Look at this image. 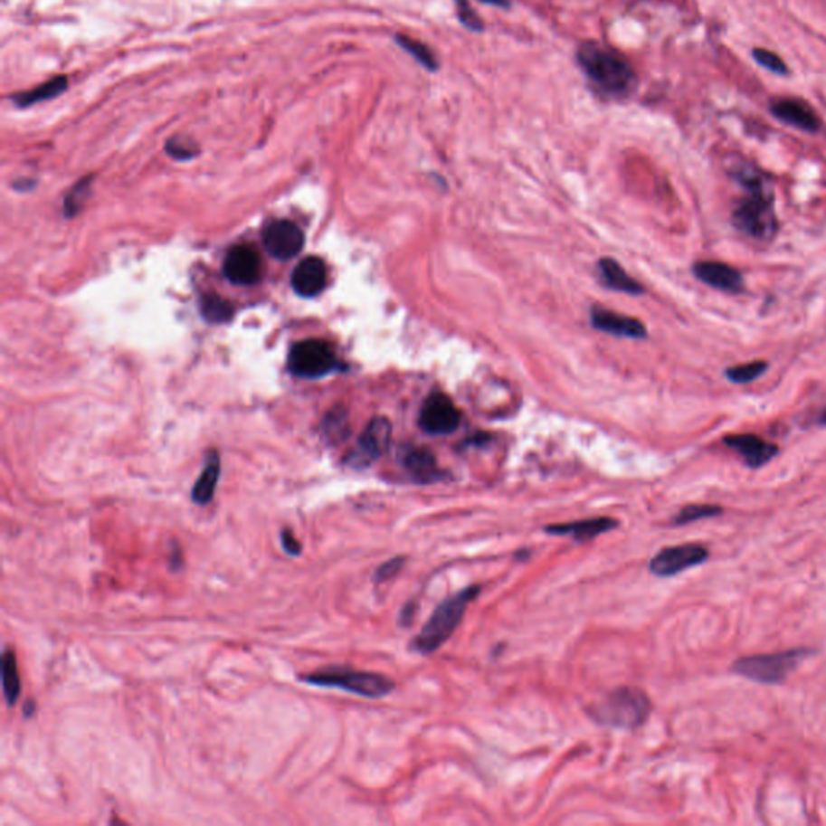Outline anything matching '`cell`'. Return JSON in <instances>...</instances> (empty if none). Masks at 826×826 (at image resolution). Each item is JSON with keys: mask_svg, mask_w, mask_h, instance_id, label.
Wrapping results in <instances>:
<instances>
[{"mask_svg": "<svg viewBox=\"0 0 826 826\" xmlns=\"http://www.w3.org/2000/svg\"><path fill=\"white\" fill-rule=\"evenodd\" d=\"M67 88V76H57V78L45 81L44 84H41V86L34 88V90L16 94V96L12 97V100L15 102L16 107H31V105L55 99V97L60 96Z\"/></svg>", "mask_w": 826, "mask_h": 826, "instance_id": "7402d4cb", "label": "cell"}, {"mask_svg": "<svg viewBox=\"0 0 826 826\" xmlns=\"http://www.w3.org/2000/svg\"><path fill=\"white\" fill-rule=\"evenodd\" d=\"M395 41H397V44L403 47L404 51H407V52H409L413 59L417 60L420 65H423L426 70H430V71H436V70H438V65H440L438 60H436L434 53H432L423 43H418L415 39L409 38V36H403V34H397V36H395Z\"/></svg>", "mask_w": 826, "mask_h": 826, "instance_id": "d4e9b609", "label": "cell"}, {"mask_svg": "<svg viewBox=\"0 0 826 826\" xmlns=\"http://www.w3.org/2000/svg\"><path fill=\"white\" fill-rule=\"evenodd\" d=\"M403 463L409 470L410 475L417 478L422 483H432L442 477V471L438 469L434 455L426 449H407L403 455Z\"/></svg>", "mask_w": 826, "mask_h": 826, "instance_id": "d6986e66", "label": "cell"}, {"mask_svg": "<svg viewBox=\"0 0 826 826\" xmlns=\"http://www.w3.org/2000/svg\"><path fill=\"white\" fill-rule=\"evenodd\" d=\"M710 554L706 546L698 543L670 546L657 552L649 562L650 574L659 578H671L683 574L692 566L702 565L707 562Z\"/></svg>", "mask_w": 826, "mask_h": 826, "instance_id": "ba28073f", "label": "cell"}, {"mask_svg": "<svg viewBox=\"0 0 826 826\" xmlns=\"http://www.w3.org/2000/svg\"><path fill=\"white\" fill-rule=\"evenodd\" d=\"M166 152L176 160H187L195 156V147L193 141H187L185 138H173L166 142Z\"/></svg>", "mask_w": 826, "mask_h": 826, "instance_id": "4dcf8cb0", "label": "cell"}, {"mask_svg": "<svg viewBox=\"0 0 826 826\" xmlns=\"http://www.w3.org/2000/svg\"><path fill=\"white\" fill-rule=\"evenodd\" d=\"M618 527V521L609 517H597L586 520L570 521V523H558L547 525L544 531L554 536H572L576 543H588L594 537L609 533Z\"/></svg>", "mask_w": 826, "mask_h": 826, "instance_id": "ac0fdd59", "label": "cell"}, {"mask_svg": "<svg viewBox=\"0 0 826 826\" xmlns=\"http://www.w3.org/2000/svg\"><path fill=\"white\" fill-rule=\"evenodd\" d=\"M405 562H407V558L403 557V555L389 558L383 565L378 566V570L375 574V581L376 583H386V581L393 580L397 574H401Z\"/></svg>", "mask_w": 826, "mask_h": 826, "instance_id": "f546056e", "label": "cell"}, {"mask_svg": "<svg viewBox=\"0 0 826 826\" xmlns=\"http://www.w3.org/2000/svg\"><path fill=\"white\" fill-rule=\"evenodd\" d=\"M819 423L823 424V426H826V409L823 410V413H821V415H820Z\"/></svg>", "mask_w": 826, "mask_h": 826, "instance_id": "d590c367", "label": "cell"}, {"mask_svg": "<svg viewBox=\"0 0 826 826\" xmlns=\"http://www.w3.org/2000/svg\"><path fill=\"white\" fill-rule=\"evenodd\" d=\"M281 544H283L284 551L288 552L292 557H296L302 552V546L299 543L298 537L292 535L290 529H283L281 531Z\"/></svg>", "mask_w": 826, "mask_h": 826, "instance_id": "836d02e7", "label": "cell"}, {"mask_svg": "<svg viewBox=\"0 0 826 826\" xmlns=\"http://www.w3.org/2000/svg\"><path fill=\"white\" fill-rule=\"evenodd\" d=\"M457 5H459V16H460V22L471 31H481L483 30V23L478 18L473 10L467 5L465 0H455Z\"/></svg>", "mask_w": 826, "mask_h": 826, "instance_id": "d6a6232c", "label": "cell"}, {"mask_svg": "<svg viewBox=\"0 0 826 826\" xmlns=\"http://www.w3.org/2000/svg\"><path fill=\"white\" fill-rule=\"evenodd\" d=\"M481 2H488V4H492V5H504V7L508 5L506 0H481Z\"/></svg>", "mask_w": 826, "mask_h": 826, "instance_id": "e575fe53", "label": "cell"}, {"mask_svg": "<svg viewBox=\"0 0 826 826\" xmlns=\"http://www.w3.org/2000/svg\"><path fill=\"white\" fill-rule=\"evenodd\" d=\"M745 191V197H741L733 209L731 223L747 238L772 241L778 233L774 189L765 185Z\"/></svg>", "mask_w": 826, "mask_h": 826, "instance_id": "277c9868", "label": "cell"}, {"mask_svg": "<svg viewBox=\"0 0 826 826\" xmlns=\"http://www.w3.org/2000/svg\"><path fill=\"white\" fill-rule=\"evenodd\" d=\"M88 187H90V179H82L80 183V186H76L65 201V207H67V212L70 215L76 214L78 210L81 209V204L86 199V194H88Z\"/></svg>", "mask_w": 826, "mask_h": 826, "instance_id": "1f68e13d", "label": "cell"}, {"mask_svg": "<svg viewBox=\"0 0 826 826\" xmlns=\"http://www.w3.org/2000/svg\"><path fill=\"white\" fill-rule=\"evenodd\" d=\"M288 366L299 378L317 380L335 372L339 362L331 344L323 339H306L290 349Z\"/></svg>", "mask_w": 826, "mask_h": 826, "instance_id": "52a82bcc", "label": "cell"}, {"mask_svg": "<svg viewBox=\"0 0 826 826\" xmlns=\"http://www.w3.org/2000/svg\"><path fill=\"white\" fill-rule=\"evenodd\" d=\"M391 423L386 418H373L360 434L357 446L347 457V463L354 469H366L386 454L391 442Z\"/></svg>", "mask_w": 826, "mask_h": 826, "instance_id": "9c48e42d", "label": "cell"}, {"mask_svg": "<svg viewBox=\"0 0 826 826\" xmlns=\"http://www.w3.org/2000/svg\"><path fill=\"white\" fill-rule=\"evenodd\" d=\"M591 323L596 328L597 331L609 333L618 337H631V339H642L648 336L646 327L642 321L636 320L633 317H626L622 313L612 312L603 307H593L591 310Z\"/></svg>", "mask_w": 826, "mask_h": 826, "instance_id": "2e32d148", "label": "cell"}, {"mask_svg": "<svg viewBox=\"0 0 826 826\" xmlns=\"http://www.w3.org/2000/svg\"><path fill=\"white\" fill-rule=\"evenodd\" d=\"M347 418L344 410L336 409L325 420V434L329 441L339 442L347 436Z\"/></svg>", "mask_w": 826, "mask_h": 826, "instance_id": "f1b7e54d", "label": "cell"}, {"mask_svg": "<svg viewBox=\"0 0 826 826\" xmlns=\"http://www.w3.org/2000/svg\"><path fill=\"white\" fill-rule=\"evenodd\" d=\"M770 113L774 119L788 127L796 128L805 133H817L821 128L819 113L802 99L782 97L770 104Z\"/></svg>", "mask_w": 826, "mask_h": 826, "instance_id": "4fadbf2b", "label": "cell"}, {"mask_svg": "<svg viewBox=\"0 0 826 826\" xmlns=\"http://www.w3.org/2000/svg\"><path fill=\"white\" fill-rule=\"evenodd\" d=\"M201 310L202 315L205 317V320L212 321V323H223V321L231 320V317L234 313L230 302L224 300L223 298H220V296H215V294L204 296L201 302Z\"/></svg>", "mask_w": 826, "mask_h": 826, "instance_id": "cb8c5ba5", "label": "cell"}, {"mask_svg": "<svg viewBox=\"0 0 826 826\" xmlns=\"http://www.w3.org/2000/svg\"><path fill=\"white\" fill-rule=\"evenodd\" d=\"M328 270L320 257H306L292 271V290L302 298H315L327 288Z\"/></svg>", "mask_w": 826, "mask_h": 826, "instance_id": "e0dca14e", "label": "cell"}, {"mask_svg": "<svg viewBox=\"0 0 826 826\" xmlns=\"http://www.w3.org/2000/svg\"><path fill=\"white\" fill-rule=\"evenodd\" d=\"M481 593V586H469L447 597L434 609L432 617L424 623L422 631L412 641V649L422 655H432L451 640L455 630L460 625L461 618L467 612L470 603L477 599Z\"/></svg>", "mask_w": 826, "mask_h": 826, "instance_id": "3957f363", "label": "cell"}, {"mask_svg": "<svg viewBox=\"0 0 826 826\" xmlns=\"http://www.w3.org/2000/svg\"><path fill=\"white\" fill-rule=\"evenodd\" d=\"M267 252L278 261H290L296 257L306 244L304 231L290 220H275L265 226L261 233Z\"/></svg>", "mask_w": 826, "mask_h": 826, "instance_id": "8fae6325", "label": "cell"}, {"mask_svg": "<svg viewBox=\"0 0 826 826\" xmlns=\"http://www.w3.org/2000/svg\"><path fill=\"white\" fill-rule=\"evenodd\" d=\"M2 688H4V696H5L8 706H14L22 691V681H20V673H18L15 652L10 649H7L2 655Z\"/></svg>", "mask_w": 826, "mask_h": 826, "instance_id": "603a6c76", "label": "cell"}, {"mask_svg": "<svg viewBox=\"0 0 826 826\" xmlns=\"http://www.w3.org/2000/svg\"><path fill=\"white\" fill-rule=\"evenodd\" d=\"M581 70L597 90L611 97L630 96L636 88V73L628 60L599 43H586L576 53Z\"/></svg>", "mask_w": 826, "mask_h": 826, "instance_id": "6da1fadb", "label": "cell"}, {"mask_svg": "<svg viewBox=\"0 0 826 826\" xmlns=\"http://www.w3.org/2000/svg\"><path fill=\"white\" fill-rule=\"evenodd\" d=\"M300 679L306 681L307 685L343 689V691L357 694V696L368 698V699L386 698L395 689L394 681L381 673L356 670V669L339 667V665L325 667V669L300 677Z\"/></svg>", "mask_w": 826, "mask_h": 826, "instance_id": "5b68a950", "label": "cell"}, {"mask_svg": "<svg viewBox=\"0 0 826 826\" xmlns=\"http://www.w3.org/2000/svg\"><path fill=\"white\" fill-rule=\"evenodd\" d=\"M220 478V459L215 452L207 457L205 467L202 470L201 477L194 484L191 498L199 506H207L215 496L216 484Z\"/></svg>", "mask_w": 826, "mask_h": 826, "instance_id": "ffe728a7", "label": "cell"}, {"mask_svg": "<svg viewBox=\"0 0 826 826\" xmlns=\"http://www.w3.org/2000/svg\"><path fill=\"white\" fill-rule=\"evenodd\" d=\"M692 273L702 283L722 292L737 294L745 290V278L741 271L723 261H696Z\"/></svg>", "mask_w": 826, "mask_h": 826, "instance_id": "5bb4252c", "label": "cell"}, {"mask_svg": "<svg viewBox=\"0 0 826 826\" xmlns=\"http://www.w3.org/2000/svg\"><path fill=\"white\" fill-rule=\"evenodd\" d=\"M650 710L652 702L646 692L636 686H620L589 708V717L603 726L636 730L646 723Z\"/></svg>", "mask_w": 826, "mask_h": 826, "instance_id": "7a4b0ae2", "label": "cell"}, {"mask_svg": "<svg viewBox=\"0 0 826 826\" xmlns=\"http://www.w3.org/2000/svg\"><path fill=\"white\" fill-rule=\"evenodd\" d=\"M723 442H725V446L736 451L737 454L743 457L745 465L754 470L767 465L768 461L774 460L780 452L776 444L762 440L760 436L752 434V432L730 434L723 440Z\"/></svg>", "mask_w": 826, "mask_h": 826, "instance_id": "9a60e30c", "label": "cell"}, {"mask_svg": "<svg viewBox=\"0 0 826 826\" xmlns=\"http://www.w3.org/2000/svg\"><path fill=\"white\" fill-rule=\"evenodd\" d=\"M599 271L603 275V283L607 284L611 290L626 292V294H642L644 290L638 281H634L631 276L622 269V265L613 259H603L599 261Z\"/></svg>", "mask_w": 826, "mask_h": 826, "instance_id": "44dd1931", "label": "cell"}, {"mask_svg": "<svg viewBox=\"0 0 826 826\" xmlns=\"http://www.w3.org/2000/svg\"><path fill=\"white\" fill-rule=\"evenodd\" d=\"M418 423L428 434H449L460 423V412L449 395L432 393L422 405Z\"/></svg>", "mask_w": 826, "mask_h": 826, "instance_id": "30bf717a", "label": "cell"}, {"mask_svg": "<svg viewBox=\"0 0 826 826\" xmlns=\"http://www.w3.org/2000/svg\"><path fill=\"white\" fill-rule=\"evenodd\" d=\"M752 59L755 60L760 67L768 70L770 73H774V75L778 76L789 75L788 65L783 62L782 57H780L778 53L768 51V49L755 47V49L752 51Z\"/></svg>", "mask_w": 826, "mask_h": 826, "instance_id": "83f0119b", "label": "cell"}, {"mask_svg": "<svg viewBox=\"0 0 826 826\" xmlns=\"http://www.w3.org/2000/svg\"><path fill=\"white\" fill-rule=\"evenodd\" d=\"M812 654V649H791L772 654L747 655L737 659L736 662L731 665V671L762 685H780L786 681L789 673L794 670L799 663Z\"/></svg>", "mask_w": 826, "mask_h": 826, "instance_id": "8992f818", "label": "cell"}, {"mask_svg": "<svg viewBox=\"0 0 826 826\" xmlns=\"http://www.w3.org/2000/svg\"><path fill=\"white\" fill-rule=\"evenodd\" d=\"M767 370L768 362H765V360H754V362L743 364V366H730L725 372V376L735 385H747V383H752V381L760 378Z\"/></svg>", "mask_w": 826, "mask_h": 826, "instance_id": "4316f807", "label": "cell"}, {"mask_svg": "<svg viewBox=\"0 0 826 826\" xmlns=\"http://www.w3.org/2000/svg\"><path fill=\"white\" fill-rule=\"evenodd\" d=\"M723 514V508L720 506H707V504H692L686 506L675 515L673 525L681 527V525H689L694 521L707 520L715 518Z\"/></svg>", "mask_w": 826, "mask_h": 826, "instance_id": "484cf974", "label": "cell"}, {"mask_svg": "<svg viewBox=\"0 0 826 826\" xmlns=\"http://www.w3.org/2000/svg\"><path fill=\"white\" fill-rule=\"evenodd\" d=\"M223 271L231 283L239 286L259 283L261 276V255L249 244H238L226 253Z\"/></svg>", "mask_w": 826, "mask_h": 826, "instance_id": "7c38bea8", "label": "cell"}]
</instances>
